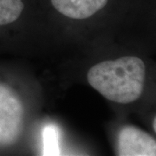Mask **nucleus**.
Segmentation results:
<instances>
[{"instance_id":"f257e3e1","label":"nucleus","mask_w":156,"mask_h":156,"mask_svg":"<svg viewBox=\"0 0 156 156\" xmlns=\"http://www.w3.org/2000/svg\"><path fill=\"white\" fill-rule=\"evenodd\" d=\"M145 74V64L141 59L122 56L95 64L88 72V82L108 100L125 104L141 95Z\"/></svg>"},{"instance_id":"f03ea898","label":"nucleus","mask_w":156,"mask_h":156,"mask_svg":"<svg viewBox=\"0 0 156 156\" xmlns=\"http://www.w3.org/2000/svg\"><path fill=\"white\" fill-rule=\"evenodd\" d=\"M23 108L17 95L0 84V144H12L22 132Z\"/></svg>"},{"instance_id":"7ed1b4c3","label":"nucleus","mask_w":156,"mask_h":156,"mask_svg":"<svg viewBox=\"0 0 156 156\" xmlns=\"http://www.w3.org/2000/svg\"><path fill=\"white\" fill-rule=\"evenodd\" d=\"M117 153L121 156H154L155 140L139 128L124 127L118 134Z\"/></svg>"},{"instance_id":"20e7f679","label":"nucleus","mask_w":156,"mask_h":156,"mask_svg":"<svg viewBox=\"0 0 156 156\" xmlns=\"http://www.w3.org/2000/svg\"><path fill=\"white\" fill-rule=\"evenodd\" d=\"M58 12L73 19H86L104 8L108 0H50Z\"/></svg>"},{"instance_id":"39448f33","label":"nucleus","mask_w":156,"mask_h":156,"mask_svg":"<svg viewBox=\"0 0 156 156\" xmlns=\"http://www.w3.org/2000/svg\"><path fill=\"white\" fill-rule=\"evenodd\" d=\"M43 155H59L60 131L54 124H47L42 131Z\"/></svg>"},{"instance_id":"423d86ee","label":"nucleus","mask_w":156,"mask_h":156,"mask_svg":"<svg viewBox=\"0 0 156 156\" xmlns=\"http://www.w3.org/2000/svg\"><path fill=\"white\" fill-rule=\"evenodd\" d=\"M23 10V0H0V25L16 21Z\"/></svg>"},{"instance_id":"0eeeda50","label":"nucleus","mask_w":156,"mask_h":156,"mask_svg":"<svg viewBox=\"0 0 156 156\" xmlns=\"http://www.w3.org/2000/svg\"><path fill=\"white\" fill-rule=\"evenodd\" d=\"M155 121H156V119H155V118H154V131H155V130H156V126H155Z\"/></svg>"}]
</instances>
